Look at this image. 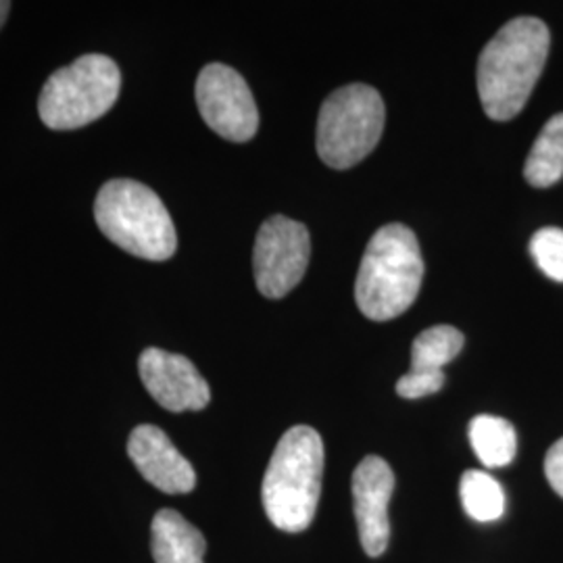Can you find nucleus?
Segmentation results:
<instances>
[{
	"label": "nucleus",
	"instance_id": "nucleus-12",
	"mask_svg": "<svg viewBox=\"0 0 563 563\" xmlns=\"http://www.w3.org/2000/svg\"><path fill=\"white\" fill-rule=\"evenodd\" d=\"M151 551L155 563H205L207 543L201 530L176 509H162L151 526Z\"/></svg>",
	"mask_w": 563,
	"mask_h": 563
},
{
	"label": "nucleus",
	"instance_id": "nucleus-9",
	"mask_svg": "<svg viewBox=\"0 0 563 563\" xmlns=\"http://www.w3.org/2000/svg\"><path fill=\"white\" fill-rule=\"evenodd\" d=\"M139 372L148 395L167 411H201L211 401L209 384L184 355L157 346L144 349Z\"/></svg>",
	"mask_w": 563,
	"mask_h": 563
},
{
	"label": "nucleus",
	"instance_id": "nucleus-10",
	"mask_svg": "<svg viewBox=\"0 0 563 563\" xmlns=\"http://www.w3.org/2000/svg\"><path fill=\"white\" fill-rule=\"evenodd\" d=\"M351 488L363 551L369 558H380L390 539L388 504L395 490L393 467L383 457L369 455L355 467Z\"/></svg>",
	"mask_w": 563,
	"mask_h": 563
},
{
	"label": "nucleus",
	"instance_id": "nucleus-4",
	"mask_svg": "<svg viewBox=\"0 0 563 563\" xmlns=\"http://www.w3.org/2000/svg\"><path fill=\"white\" fill-rule=\"evenodd\" d=\"M95 220L109 241L134 257L165 262L178 249L169 211L157 192L141 181L121 178L102 184Z\"/></svg>",
	"mask_w": 563,
	"mask_h": 563
},
{
	"label": "nucleus",
	"instance_id": "nucleus-1",
	"mask_svg": "<svg viewBox=\"0 0 563 563\" xmlns=\"http://www.w3.org/2000/svg\"><path fill=\"white\" fill-rule=\"evenodd\" d=\"M551 34L544 21L518 18L505 23L478 59V97L495 121L514 120L543 74Z\"/></svg>",
	"mask_w": 563,
	"mask_h": 563
},
{
	"label": "nucleus",
	"instance_id": "nucleus-2",
	"mask_svg": "<svg viewBox=\"0 0 563 563\" xmlns=\"http://www.w3.org/2000/svg\"><path fill=\"white\" fill-rule=\"evenodd\" d=\"M422 280V251L413 230L402 223H388L365 246L355 301L365 318L388 322L416 302Z\"/></svg>",
	"mask_w": 563,
	"mask_h": 563
},
{
	"label": "nucleus",
	"instance_id": "nucleus-15",
	"mask_svg": "<svg viewBox=\"0 0 563 563\" xmlns=\"http://www.w3.org/2000/svg\"><path fill=\"white\" fill-rule=\"evenodd\" d=\"M460 497L465 514L476 522H497L505 514L504 486L481 470L463 474Z\"/></svg>",
	"mask_w": 563,
	"mask_h": 563
},
{
	"label": "nucleus",
	"instance_id": "nucleus-20",
	"mask_svg": "<svg viewBox=\"0 0 563 563\" xmlns=\"http://www.w3.org/2000/svg\"><path fill=\"white\" fill-rule=\"evenodd\" d=\"M9 9H11V2H7V0H0V27H2V25H4V21H7Z\"/></svg>",
	"mask_w": 563,
	"mask_h": 563
},
{
	"label": "nucleus",
	"instance_id": "nucleus-11",
	"mask_svg": "<svg viewBox=\"0 0 563 563\" xmlns=\"http://www.w3.org/2000/svg\"><path fill=\"white\" fill-rule=\"evenodd\" d=\"M128 455L142 478L167 495L190 493L197 484L195 467L157 426L142 423L134 428L128 441Z\"/></svg>",
	"mask_w": 563,
	"mask_h": 563
},
{
	"label": "nucleus",
	"instance_id": "nucleus-17",
	"mask_svg": "<svg viewBox=\"0 0 563 563\" xmlns=\"http://www.w3.org/2000/svg\"><path fill=\"white\" fill-rule=\"evenodd\" d=\"M530 253L547 278L563 282V230L543 228L530 241Z\"/></svg>",
	"mask_w": 563,
	"mask_h": 563
},
{
	"label": "nucleus",
	"instance_id": "nucleus-19",
	"mask_svg": "<svg viewBox=\"0 0 563 563\" xmlns=\"http://www.w3.org/2000/svg\"><path fill=\"white\" fill-rule=\"evenodd\" d=\"M544 474L551 488L563 499V439L549 449L544 457Z\"/></svg>",
	"mask_w": 563,
	"mask_h": 563
},
{
	"label": "nucleus",
	"instance_id": "nucleus-18",
	"mask_svg": "<svg viewBox=\"0 0 563 563\" xmlns=\"http://www.w3.org/2000/svg\"><path fill=\"white\" fill-rule=\"evenodd\" d=\"M444 386V372H422L409 369L397 383V393L402 399H422L439 393Z\"/></svg>",
	"mask_w": 563,
	"mask_h": 563
},
{
	"label": "nucleus",
	"instance_id": "nucleus-8",
	"mask_svg": "<svg viewBox=\"0 0 563 563\" xmlns=\"http://www.w3.org/2000/svg\"><path fill=\"white\" fill-rule=\"evenodd\" d=\"M195 95L202 120L225 141L249 142L257 134V102L236 69L209 63L197 78Z\"/></svg>",
	"mask_w": 563,
	"mask_h": 563
},
{
	"label": "nucleus",
	"instance_id": "nucleus-7",
	"mask_svg": "<svg viewBox=\"0 0 563 563\" xmlns=\"http://www.w3.org/2000/svg\"><path fill=\"white\" fill-rule=\"evenodd\" d=\"M311 255L309 230L286 216L263 222L253 249V272L263 297L282 299L302 280Z\"/></svg>",
	"mask_w": 563,
	"mask_h": 563
},
{
	"label": "nucleus",
	"instance_id": "nucleus-3",
	"mask_svg": "<svg viewBox=\"0 0 563 563\" xmlns=\"http://www.w3.org/2000/svg\"><path fill=\"white\" fill-rule=\"evenodd\" d=\"M323 441L311 426H292L269 460L262 499L269 522L284 532L307 530L322 493Z\"/></svg>",
	"mask_w": 563,
	"mask_h": 563
},
{
	"label": "nucleus",
	"instance_id": "nucleus-14",
	"mask_svg": "<svg viewBox=\"0 0 563 563\" xmlns=\"http://www.w3.org/2000/svg\"><path fill=\"white\" fill-rule=\"evenodd\" d=\"M470 443L486 467L509 465L518 453L516 428L497 416H476L470 422Z\"/></svg>",
	"mask_w": 563,
	"mask_h": 563
},
{
	"label": "nucleus",
	"instance_id": "nucleus-5",
	"mask_svg": "<svg viewBox=\"0 0 563 563\" xmlns=\"http://www.w3.org/2000/svg\"><path fill=\"white\" fill-rule=\"evenodd\" d=\"M118 63L107 55H84L57 69L42 86L38 113L51 130H78L102 118L120 99Z\"/></svg>",
	"mask_w": 563,
	"mask_h": 563
},
{
	"label": "nucleus",
	"instance_id": "nucleus-6",
	"mask_svg": "<svg viewBox=\"0 0 563 563\" xmlns=\"http://www.w3.org/2000/svg\"><path fill=\"white\" fill-rule=\"evenodd\" d=\"M383 97L365 84H349L334 90L320 109L316 148L332 169H349L362 163L383 139Z\"/></svg>",
	"mask_w": 563,
	"mask_h": 563
},
{
	"label": "nucleus",
	"instance_id": "nucleus-16",
	"mask_svg": "<svg viewBox=\"0 0 563 563\" xmlns=\"http://www.w3.org/2000/svg\"><path fill=\"white\" fill-rule=\"evenodd\" d=\"M462 332L453 325H432L420 332L411 346V369L441 372L463 349Z\"/></svg>",
	"mask_w": 563,
	"mask_h": 563
},
{
	"label": "nucleus",
	"instance_id": "nucleus-13",
	"mask_svg": "<svg viewBox=\"0 0 563 563\" xmlns=\"http://www.w3.org/2000/svg\"><path fill=\"white\" fill-rule=\"evenodd\" d=\"M523 178L534 188H549L563 178V113L547 121L523 165Z\"/></svg>",
	"mask_w": 563,
	"mask_h": 563
}]
</instances>
